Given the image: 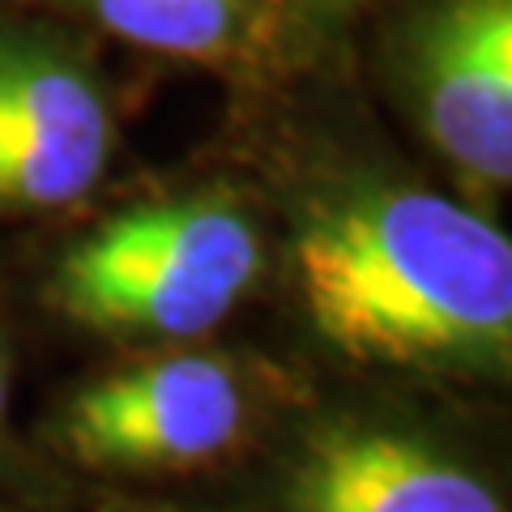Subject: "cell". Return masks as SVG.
I'll return each instance as SVG.
<instances>
[{
    "mask_svg": "<svg viewBox=\"0 0 512 512\" xmlns=\"http://www.w3.org/2000/svg\"><path fill=\"white\" fill-rule=\"evenodd\" d=\"M295 269L312 329L359 363H508L512 244L448 197L367 188L320 205L299 231Z\"/></svg>",
    "mask_w": 512,
    "mask_h": 512,
    "instance_id": "cell-1",
    "label": "cell"
},
{
    "mask_svg": "<svg viewBox=\"0 0 512 512\" xmlns=\"http://www.w3.org/2000/svg\"><path fill=\"white\" fill-rule=\"evenodd\" d=\"M261 274V235L222 192L171 197L120 214L56 269L52 295L107 333L197 338L222 325Z\"/></svg>",
    "mask_w": 512,
    "mask_h": 512,
    "instance_id": "cell-2",
    "label": "cell"
},
{
    "mask_svg": "<svg viewBox=\"0 0 512 512\" xmlns=\"http://www.w3.org/2000/svg\"><path fill=\"white\" fill-rule=\"evenodd\" d=\"M248 423L239 376L205 355L111 372L64 410V444L107 470H175L222 457Z\"/></svg>",
    "mask_w": 512,
    "mask_h": 512,
    "instance_id": "cell-3",
    "label": "cell"
},
{
    "mask_svg": "<svg viewBox=\"0 0 512 512\" xmlns=\"http://www.w3.org/2000/svg\"><path fill=\"white\" fill-rule=\"evenodd\" d=\"M111 111L60 47L0 35V210H56L103 180Z\"/></svg>",
    "mask_w": 512,
    "mask_h": 512,
    "instance_id": "cell-4",
    "label": "cell"
},
{
    "mask_svg": "<svg viewBox=\"0 0 512 512\" xmlns=\"http://www.w3.org/2000/svg\"><path fill=\"white\" fill-rule=\"evenodd\" d=\"M427 133L478 184L512 180V0H444L414 35Z\"/></svg>",
    "mask_w": 512,
    "mask_h": 512,
    "instance_id": "cell-5",
    "label": "cell"
},
{
    "mask_svg": "<svg viewBox=\"0 0 512 512\" xmlns=\"http://www.w3.org/2000/svg\"><path fill=\"white\" fill-rule=\"evenodd\" d=\"M291 512H504L474 470L389 427H329L308 444Z\"/></svg>",
    "mask_w": 512,
    "mask_h": 512,
    "instance_id": "cell-6",
    "label": "cell"
},
{
    "mask_svg": "<svg viewBox=\"0 0 512 512\" xmlns=\"http://www.w3.org/2000/svg\"><path fill=\"white\" fill-rule=\"evenodd\" d=\"M111 35L163 56L218 60L239 39V0H86Z\"/></svg>",
    "mask_w": 512,
    "mask_h": 512,
    "instance_id": "cell-7",
    "label": "cell"
},
{
    "mask_svg": "<svg viewBox=\"0 0 512 512\" xmlns=\"http://www.w3.org/2000/svg\"><path fill=\"white\" fill-rule=\"evenodd\" d=\"M5 397H9V376H5V355H0V423H5Z\"/></svg>",
    "mask_w": 512,
    "mask_h": 512,
    "instance_id": "cell-8",
    "label": "cell"
},
{
    "mask_svg": "<svg viewBox=\"0 0 512 512\" xmlns=\"http://www.w3.org/2000/svg\"><path fill=\"white\" fill-rule=\"evenodd\" d=\"M346 5H355V0H316V9H346Z\"/></svg>",
    "mask_w": 512,
    "mask_h": 512,
    "instance_id": "cell-9",
    "label": "cell"
}]
</instances>
